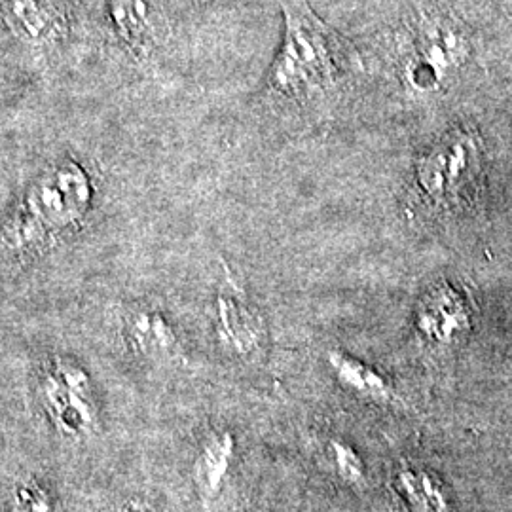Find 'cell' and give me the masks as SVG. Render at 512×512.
Wrapping results in <instances>:
<instances>
[{"label":"cell","instance_id":"6da1fadb","mask_svg":"<svg viewBox=\"0 0 512 512\" xmlns=\"http://www.w3.org/2000/svg\"><path fill=\"white\" fill-rule=\"evenodd\" d=\"M283 19V42L268 78L274 97L294 105L319 103L363 71L357 50L304 0H287Z\"/></svg>","mask_w":512,"mask_h":512},{"label":"cell","instance_id":"7a4b0ae2","mask_svg":"<svg viewBox=\"0 0 512 512\" xmlns=\"http://www.w3.org/2000/svg\"><path fill=\"white\" fill-rule=\"evenodd\" d=\"M93 205L90 173L74 160L42 169L23 192L4 228V245L18 255H35L74 234Z\"/></svg>","mask_w":512,"mask_h":512},{"label":"cell","instance_id":"3957f363","mask_svg":"<svg viewBox=\"0 0 512 512\" xmlns=\"http://www.w3.org/2000/svg\"><path fill=\"white\" fill-rule=\"evenodd\" d=\"M478 173V147L467 133H450L414 169L410 207L425 217L444 215L469 200Z\"/></svg>","mask_w":512,"mask_h":512},{"label":"cell","instance_id":"277c9868","mask_svg":"<svg viewBox=\"0 0 512 512\" xmlns=\"http://www.w3.org/2000/svg\"><path fill=\"white\" fill-rule=\"evenodd\" d=\"M40 399L55 431L71 440L92 437L99 412L90 372L69 355H55L40 378Z\"/></svg>","mask_w":512,"mask_h":512},{"label":"cell","instance_id":"5b68a950","mask_svg":"<svg viewBox=\"0 0 512 512\" xmlns=\"http://www.w3.org/2000/svg\"><path fill=\"white\" fill-rule=\"evenodd\" d=\"M465 59V40L458 27L439 14L420 12L410 29L404 57V82L412 92L429 93L458 71Z\"/></svg>","mask_w":512,"mask_h":512},{"label":"cell","instance_id":"8992f818","mask_svg":"<svg viewBox=\"0 0 512 512\" xmlns=\"http://www.w3.org/2000/svg\"><path fill=\"white\" fill-rule=\"evenodd\" d=\"M213 325L220 346L234 357H251L266 342L268 330L262 313L239 289L228 270L215 296Z\"/></svg>","mask_w":512,"mask_h":512},{"label":"cell","instance_id":"52a82bcc","mask_svg":"<svg viewBox=\"0 0 512 512\" xmlns=\"http://www.w3.org/2000/svg\"><path fill=\"white\" fill-rule=\"evenodd\" d=\"M0 18L29 46H48L67 31L65 0H0Z\"/></svg>","mask_w":512,"mask_h":512},{"label":"cell","instance_id":"ba28073f","mask_svg":"<svg viewBox=\"0 0 512 512\" xmlns=\"http://www.w3.org/2000/svg\"><path fill=\"white\" fill-rule=\"evenodd\" d=\"M465 327L467 313L452 287L440 283L421 296L414 315V329L427 346H448Z\"/></svg>","mask_w":512,"mask_h":512},{"label":"cell","instance_id":"9c48e42d","mask_svg":"<svg viewBox=\"0 0 512 512\" xmlns=\"http://www.w3.org/2000/svg\"><path fill=\"white\" fill-rule=\"evenodd\" d=\"M129 348L148 361H173L181 355V340L171 321L156 308L135 306L124 315Z\"/></svg>","mask_w":512,"mask_h":512},{"label":"cell","instance_id":"30bf717a","mask_svg":"<svg viewBox=\"0 0 512 512\" xmlns=\"http://www.w3.org/2000/svg\"><path fill=\"white\" fill-rule=\"evenodd\" d=\"M109 14L118 40L137 59L152 54L160 37L156 0H109Z\"/></svg>","mask_w":512,"mask_h":512},{"label":"cell","instance_id":"8fae6325","mask_svg":"<svg viewBox=\"0 0 512 512\" xmlns=\"http://www.w3.org/2000/svg\"><path fill=\"white\" fill-rule=\"evenodd\" d=\"M325 363L338 385L348 389L355 397L370 403L403 404L401 395L395 385L391 384V380L374 366L363 363L361 359L340 349H330L325 353Z\"/></svg>","mask_w":512,"mask_h":512},{"label":"cell","instance_id":"7c38bea8","mask_svg":"<svg viewBox=\"0 0 512 512\" xmlns=\"http://www.w3.org/2000/svg\"><path fill=\"white\" fill-rule=\"evenodd\" d=\"M238 442L232 431L213 429L203 437L192 467L194 484L203 499H215L224 488L234 459Z\"/></svg>","mask_w":512,"mask_h":512},{"label":"cell","instance_id":"4fadbf2b","mask_svg":"<svg viewBox=\"0 0 512 512\" xmlns=\"http://www.w3.org/2000/svg\"><path fill=\"white\" fill-rule=\"evenodd\" d=\"M393 490L410 512H452L439 476L416 463H403L391 478Z\"/></svg>","mask_w":512,"mask_h":512},{"label":"cell","instance_id":"5bb4252c","mask_svg":"<svg viewBox=\"0 0 512 512\" xmlns=\"http://www.w3.org/2000/svg\"><path fill=\"white\" fill-rule=\"evenodd\" d=\"M325 456L329 459L332 471L349 486H363L366 482V463L359 450L340 437L327 440Z\"/></svg>","mask_w":512,"mask_h":512},{"label":"cell","instance_id":"9a60e30c","mask_svg":"<svg viewBox=\"0 0 512 512\" xmlns=\"http://www.w3.org/2000/svg\"><path fill=\"white\" fill-rule=\"evenodd\" d=\"M12 512H61L54 494L33 476H25L14 484Z\"/></svg>","mask_w":512,"mask_h":512},{"label":"cell","instance_id":"2e32d148","mask_svg":"<svg viewBox=\"0 0 512 512\" xmlns=\"http://www.w3.org/2000/svg\"><path fill=\"white\" fill-rule=\"evenodd\" d=\"M114 512H147L141 505H137V503H126V505H122V507H118Z\"/></svg>","mask_w":512,"mask_h":512}]
</instances>
